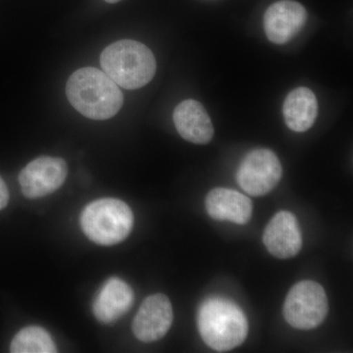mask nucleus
Returning a JSON list of instances; mask_svg holds the SVG:
<instances>
[{
	"label": "nucleus",
	"mask_w": 353,
	"mask_h": 353,
	"mask_svg": "<svg viewBox=\"0 0 353 353\" xmlns=\"http://www.w3.org/2000/svg\"><path fill=\"white\" fill-rule=\"evenodd\" d=\"M66 95L77 111L92 120L112 118L119 112L124 101L117 83L94 67L77 70L70 76Z\"/></svg>",
	"instance_id": "1"
},
{
	"label": "nucleus",
	"mask_w": 353,
	"mask_h": 353,
	"mask_svg": "<svg viewBox=\"0 0 353 353\" xmlns=\"http://www.w3.org/2000/svg\"><path fill=\"white\" fill-rule=\"evenodd\" d=\"M197 325L204 343L219 352L240 347L248 333L243 311L223 297H210L203 301L197 314Z\"/></svg>",
	"instance_id": "2"
},
{
	"label": "nucleus",
	"mask_w": 353,
	"mask_h": 353,
	"mask_svg": "<svg viewBox=\"0 0 353 353\" xmlns=\"http://www.w3.org/2000/svg\"><path fill=\"white\" fill-rule=\"evenodd\" d=\"M104 73L126 90H137L148 85L157 72L152 51L139 41L123 39L108 46L101 55Z\"/></svg>",
	"instance_id": "3"
},
{
	"label": "nucleus",
	"mask_w": 353,
	"mask_h": 353,
	"mask_svg": "<svg viewBox=\"0 0 353 353\" xmlns=\"http://www.w3.org/2000/svg\"><path fill=\"white\" fill-rule=\"evenodd\" d=\"M134 225L131 208L120 199H102L83 209L81 226L90 241L99 245H114L129 236Z\"/></svg>",
	"instance_id": "4"
},
{
	"label": "nucleus",
	"mask_w": 353,
	"mask_h": 353,
	"mask_svg": "<svg viewBox=\"0 0 353 353\" xmlns=\"http://www.w3.org/2000/svg\"><path fill=\"white\" fill-rule=\"evenodd\" d=\"M328 310V299L322 285L314 281H303L290 289L283 313L290 326L307 331L320 326Z\"/></svg>",
	"instance_id": "5"
},
{
	"label": "nucleus",
	"mask_w": 353,
	"mask_h": 353,
	"mask_svg": "<svg viewBox=\"0 0 353 353\" xmlns=\"http://www.w3.org/2000/svg\"><path fill=\"white\" fill-rule=\"evenodd\" d=\"M283 169L277 155L267 148H257L245 155L236 172L241 189L252 196H263L277 187Z\"/></svg>",
	"instance_id": "6"
},
{
	"label": "nucleus",
	"mask_w": 353,
	"mask_h": 353,
	"mask_svg": "<svg viewBox=\"0 0 353 353\" xmlns=\"http://www.w3.org/2000/svg\"><path fill=\"white\" fill-rule=\"evenodd\" d=\"M67 174L68 167L62 158H37L21 171V190L28 199H34L48 196L63 185Z\"/></svg>",
	"instance_id": "7"
},
{
	"label": "nucleus",
	"mask_w": 353,
	"mask_h": 353,
	"mask_svg": "<svg viewBox=\"0 0 353 353\" xmlns=\"http://www.w3.org/2000/svg\"><path fill=\"white\" fill-rule=\"evenodd\" d=\"M307 21L303 6L294 0H281L268 7L264 14V31L271 43H290L301 32Z\"/></svg>",
	"instance_id": "8"
},
{
	"label": "nucleus",
	"mask_w": 353,
	"mask_h": 353,
	"mask_svg": "<svg viewBox=\"0 0 353 353\" xmlns=\"http://www.w3.org/2000/svg\"><path fill=\"white\" fill-rule=\"evenodd\" d=\"M173 317V308L168 297L162 294H152L141 303L132 321V332L143 343L157 341L168 333Z\"/></svg>",
	"instance_id": "9"
},
{
	"label": "nucleus",
	"mask_w": 353,
	"mask_h": 353,
	"mask_svg": "<svg viewBox=\"0 0 353 353\" xmlns=\"http://www.w3.org/2000/svg\"><path fill=\"white\" fill-rule=\"evenodd\" d=\"M263 243L276 259L296 256L303 246V236L296 216L285 210L275 214L265 228Z\"/></svg>",
	"instance_id": "10"
},
{
	"label": "nucleus",
	"mask_w": 353,
	"mask_h": 353,
	"mask_svg": "<svg viewBox=\"0 0 353 353\" xmlns=\"http://www.w3.org/2000/svg\"><path fill=\"white\" fill-rule=\"evenodd\" d=\"M176 131L185 141L206 145L214 136V127L201 102L187 99L176 105L173 113Z\"/></svg>",
	"instance_id": "11"
},
{
	"label": "nucleus",
	"mask_w": 353,
	"mask_h": 353,
	"mask_svg": "<svg viewBox=\"0 0 353 353\" xmlns=\"http://www.w3.org/2000/svg\"><path fill=\"white\" fill-rule=\"evenodd\" d=\"M134 292L124 281L109 279L95 297L94 314L104 324H111L126 314L134 303Z\"/></svg>",
	"instance_id": "12"
},
{
	"label": "nucleus",
	"mask_w": 353,
	"mask_h": 353,
	"mask_svg": "<svg viewBox=\"0 0 353 353\" xmlns=\"http://www.w3.org/2000/svg\"><path fill=\"white\" fill-rule=\"evenodd\" d=\"M206 210L211 218L245 225L252 215V202L245 194L226 188H216L208 192Z\"/></svg>",
	"instance_id": "13"
},
{
	"label": "nucleus",
	"mask_w": 353,
	"mask_h": 353,
	"mask_svg": "<svg viewBox=\"0 0 353 353\" xmlns=\"http://www.w3.org/2000/svg\"><path fill=\"white\" fill-rule=\"evenodd\" d=\"M283 115L285 125L292 131H308L318 116V101L314 92L304 87L292 90L285 99Z\"/></svg>",
	"instance_id": "14"
},
{
	"label": "nucleus",
	"mask_w": 353,
	"mask_h": 353,
	"mask_svg": "<svg viewBox=\"0 0 353 353\" xmlns=\"http://www.w3.org/2000/svg\"><path fill=\"white\" fill-rule=\"evenodd\" d=\"M12 353H53L57 352V345L50 334L43 328L30 326L21 330L14 336L10 345Z\"/></svg>",
	"instance_id": "15"
},
{
	"label": "nucleus",
	"mask_w": 353,
	"mask_h": 353,
	"mask_svg": "<svg viewBox=\"0 0 353 353\" xmlns=\"http://www.w3.org/2000/svg\"><path fill=\"white\" fill-rule=\"evenodd\" d=\"M9 201V192L6 183L0 176V210L6 208Z\"/></svg>",
	"instance_id": "16"
},
{
	"label": "nucleus",
	"mask_w": 353,
	"mask_h": 353,
	"mask_svg": "<svg viewBox=\"0 0 353 353\" xmlns=\"http://www.w3.org/2000/svg\"><path fill=\"white\" fill-rule=\"evenodd\" d=\"M104 1L108 2V3H117L120 0H104Z\"/></svg>",
	"instance_id": "17"
}]
</instances>
